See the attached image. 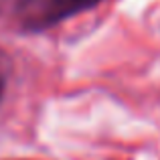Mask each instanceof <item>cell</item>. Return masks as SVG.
I'll return each mask as SVG.
<instances>
[{
	"label": "cell",
	"instance_id": "1",
	"mask_svg": "<svg viewBox=\"0 0 160 160\" xmlns=\"http://www.w3.org/2000/svg\"><path fill=\"white\" fill-rule=\"evenodd\" d=\"M4 87H6V71H4V61L0 57V99L4 95Z\"/></svg>",
	"mask_w": 160,
	"mask_h": 160
}]
</instances>
